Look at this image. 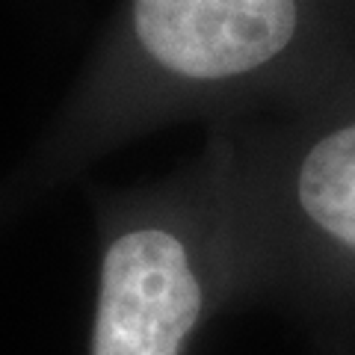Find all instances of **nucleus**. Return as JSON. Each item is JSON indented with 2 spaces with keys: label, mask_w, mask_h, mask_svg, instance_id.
I'll return each mask as SVG.
<instances>
[{
  "label": "nucleus",
  "mask_w": 355,
  "mask_h": 355,
  "mask_svg": "<svg viewBox=\"0 0 355 355\" xmlns=\"http://www.w3.org/2000/svg\"><path fill=\"white\" fill-rule=\"evenodd\" d=\"M355 69V0H128L53 166L178 121L311 101Z\"/></svg>",
  "instance_id": "1"
},
{
  "label": "nucleus",
  "mask_w": 355,
  "mask_h": 355,
  "mask_svg": "<svg viewBox=\"0 0 355 355\" xmlns=\"http://www.w3.org/2000/svg\"><path fill=\"white\" fill-rule=\"evenodd\" d=\"M210 130L225 157L243 308H279L320 355H355V69L305 104Z\"/></svg>",
  "instance_id": "2"
},
{
  "label": "nucleus",
  "mask_w": 355,
  "mask_h": 355,
  "mask_svg": "<svg viewBox=\"0 0 355 355\" xmlns=\"http://www.w3.org/2000/svg\"><path fill=\"white\" fill-rule=\"evenodd\" d=\"M243 308V261L225 157L207 130L169 175L98 205V279L86 355H193Z\"/></svg>",
  "instance_id": "3"
}]
</instances>
